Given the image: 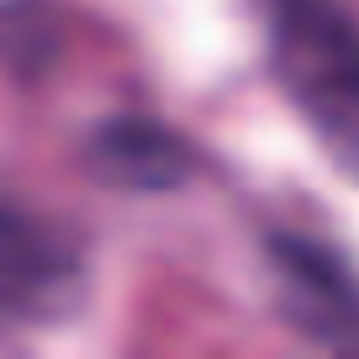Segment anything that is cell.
<instances>
[{
    "label": "cell",
    "mask_w": 359,
    "mask_h": 359,
    "mask_svg": "<svg viewBox=\"0 0 359 359\" xmlns=\"http://www.w3.org/2000/svg\"><path fill=\"white\" fill-rule=\"evenodd\" d=\"M90 158L111 185H127V191H169L185 180L191 169V154L175 133L154 122H111L95 133L90 143Z\"/></svg>",
    "instance_id": "3957f363"
},
{
    "label": "cell",
    "mask_w": 359,
    "mask_h": 359,
    "mask_svg": "<svg viewBox=\"0 0 359 359\" xmlns=\"http://www.w3.org/2000/svg\"><path fill=\"white\" fill-rule=\"evenodd\" d=\"M280 264V296L291 323H302L312 338L327 344H359V296L348 291L344 269L312 243H275Z\"/></svg>",
    "instance_id": "7a4b0ae2"
},
{
    "label": "cell",
    "mask_w": 359,
    "mask_h": 359,
    "mask_svg": "<svg viewBox=\"0 0 359 359\" xmlns=\"http://www.w3.org/2000/svg\"><path fill=\"white\" fill-rule=\"evenodd\" d=\"M264 37L302 122L359 180V22L333 0H264Z\"/></svg>",
    "instance_id": "6da1fadb"
}]
</instances>
